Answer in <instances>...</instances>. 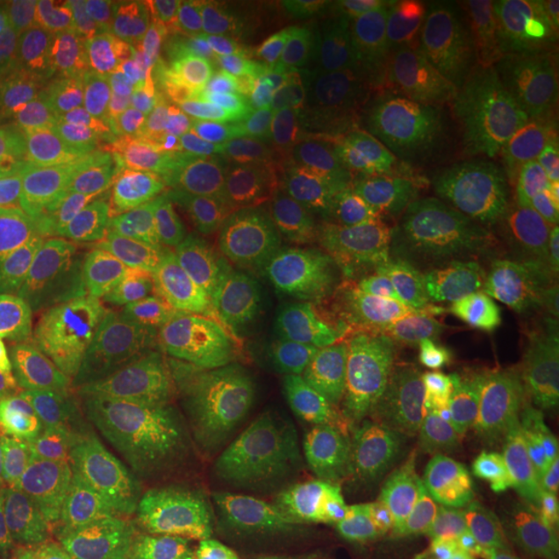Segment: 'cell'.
Masks as SVG:
<instances>
[{"label": "cell", "instance_id": "1", "mask_svg": "<svg viewBox=\"0 0 559 559\" xmlns=\"http://www.w3.org/2000/svg\"><path fill=\"white\" fill-rule=\"evenodd\" d=\"M311 451L340 466L355 510L373 503L457 516L485 535L516 513L544 457H488L460 423L429 411H352L318 432Z\"/></svg>", "mask_w": 559, "mask_h": 559}, {"label": "cell", "instance_id": "2", "mask_svg": "<svg viewBox=\"0 0 559 559\" xmlns=\"http://www.w3.org/2000/svg\"><path fill=\"white\" fill-rule=\"evenodd\" d=\"M81 488L112 500L215 491L271 457H249L197 429L159 389L75 392Z\"/></svg>", "mask_w": 559, "mask_h": 559}, {"label": "cell", "instance_id": "3", "mask_svg": "<svg viewBox=\"0 0 559 559\" xmlns=\"http://www.w3.org/2000/svg\"><path fill=\"white\" fill-rule=\"evenodd\" d=\"M162 103L116 79L75 91L53 112V200L131 240L159 230L153 153Z\"/></svg>", "mask_w": 559, "mask_h": 559}, {"label": "cell", "instance_id": "4", "mask_svg": "<svg viewBox=\"0 0 559 559\" xmlns=\"http://www.w3.org/2000/svg\"><path fill=\"white\" fill-rule=\"evenodd\" d=\"M153 202L159 227L237 230L271 209L261 175L259 119L230 100L221 87L162 103Z\"/></svg>", "mask_w": 559, "mask_h": 559}, {"label": "cell", "instance_id": "5", "mask_svg": "<svg viewBox=\"0 0 559 559\" xmlns=\"http://www.w3.org/2000/svg\"><path fill=\"white\" fill-rule=\"evenodd\" d=\"M138 240L69 205H47L0 237V336L13 355L44 348L94 301L116 293Z\"/></svg>", "mask_w": 559, "mask_h": 559}, {"label": "cell", "instance_id": "6", "mask_svg": "<svg viewBox=\"0 0 559 559\" xmlns=\"http://www.w3.org/2000/svg\"><path fill=\"white\" fill-rule=\"evenodd\" d=\"M261 175L280 215L323 230L399 168L395 138L330 97H308L259 121Z\"/></svg>", "mask_w": 559, "mask_h": 559}, {"label": "cell", "instance_id": "7", "mask_svg": "<svg viewBox=\"0 0 559 559\" xmlns=\"http://www.w3.org/2000/svg\"><path fill=\"white\" fill-rule=\"evenodd\" d=\"M451 62V38L439 7H342L340 62L330 100L401 140L432 112Z\"/></svg>", "mask_w": 559, "mask_h": 559}, {"label": "cell", "instance_id": "8", "mask_svg": "<svg viewBox=\"0 0 559 559\" xmlns=\"http://www.w3.org/2000/svg\"><path fill=\"white\" fill-rule=\"evenodd\" d=\"M116 293L175 348L249 320V234L171 227L138 249Z\"/></svg>", "mask_w": 559, "mask_h": 559}, {"label": "cell", "instance_id": "9", "mask_svg": "<svg viewBox=\"0 0 559 559\" xmlns=\"http://www.w3.org/2000/svg\"><path fill=\"white\" fill-rule=\"evenodd\" d=\"M277 460L280 454L224 488L178 498L112 500L75 485L66 559H205L271 479Z\"/></svg>", "mask_w": 559, "mask_h": 559}, {"label": "cell", "instance_id": "10", "mask_svg": "<svg viewBox=\"0 0 559 559\" xmlns=\"http://www.w3.org/2000/svg\"><path fill=\"white\" fill-rule=\"evenodd\" d=\"M352 513L340 466L311 448H293L205 559H333Z\"/></svg>", "mask_w": 559, "mask_h": 559}, {"label": "cell", "instance_id": "11", "mask_svg": "<svg viewBox=\"0 0 559 559\" xmlns=\"http://www.w3.org/2000/svg\"><path fill=\"white\" fill-rule=\"evenodd\" d=\"M249 320L261 336L320 370L323 318L336 283L320 230L267 209L249 230Z\"/></svg>", "mask_w": 559, "mask_h": 559}, {"label": "cell", "instance_id": "12", "mask_svg": "<svg viewBox=\"0 0 559 559\" xmlns=\"http://www.w3.org/2000/svg\"><path fill=\"white\" fill-rule=\"evenodd\" d=\"M106 72L168 103L221 87L218 40L200 3L121 0L106 28Z\"/></svg>", "mask_w": 559, "mask_h": 559}, {"label": "cell", "instance_id": "13", "mask_svg": "<svg viewBox=\"0 0 559 559\" xmlns=\"http://www.w3.org/2000/svg\"><path fill=\"white\" fill-rule=\"evenodd\" d=\"M40 352L47 373L69 395L159 389L178 364V348L162 340L119 293L87 305Z\"/></svg>", "mask_w": 559, "mask_h": 559}, {"label": "cell", "instance_id": "14", "mask_svg": "<svg viewBox=\"0 0 559 559\" xmlns=\"http://www.w3.org/2000/svg\"><path fill=\"white\" fill-rule=\"evenodd\" d=\"M79 426L72 399L50 373L0 382V500L72 485Z\"/></svg>", "mask_w": 559, "mask_h": 559}, {"label": "cell", "instance_id": "15", "mask_svg": "<svg viewBox=\"0 0 559 559\" xmlns=\"http://www.w3.org/2000/svg\"><path fill=\"white\" fill-rule=\"evenodd\" d=\"M159 392L205 436L249 457H277L296 448L299 426L311 423L296 401L264 382L180 360Z\"/></svg>", "mask_w": 559, "mask_h": 559}, {"label": "cell", "instance_id": "16", "mask_svg": "<svg viewBox=\"0 0 559 559\" xmlns=\"http://www.w3.org/2000/svg\"><path fill=\"white\" fill-rule=\"evenodd\" d=\"M106 0H38L16 7L28 79L53 106L106 79Z\"/></svg>", "mask_w": 559, "mask_h": 559}, {"label": "cell", "instance_id": "17", "mask_svg": "<svg viewBox=\"0 0 559 559\" xmlns=\"http://www.w3.org/2000/svg\"><path fill=\"white\" fill-rule=\"evenodd\" d=\"M178 360L202 367V370L249 377V380L277 389L286 399L299 404L311 419V426H318L320 432L340 426L342 419L352 414L314 364L293 358L274 342L264 340L252 320H237L190 345H180Z\"/></svg>", "mask_w": 559, "mask_h": 559}, {"label": "cell", "instance_id": "18", "mask_svg": "<svg viewBox=\"0 0 559 559\" xmlns=\"http://www.w3.org/2000/svg\"><path fill=\"white\" fill-rule=\"evenodd\" d=\"M439 352L411 326L389 320L352 355L326 360L323 377L348 411H417Z\"/></svg>", "mask_w": 559, "mask_h": 559}, {"label": "cell", "instance_id": "19", "mask_svg": "<svg viewBox=\"0 0 559 559\" xmlns=\"http://www.w3.org/2000/svg\"><path fill=\"white\" fill-rule=\"evenodd\" d=\"M503 103L507 97L498 81L454 57L448 84L432 112L414 134L401 138L399 143L423 153L454 183L460 197H466V190L479 178V156L488 124Z\"/></svg>", "mask_w": 559, "mask_h": 559}, {"label": "cell", "instance_id": "20", "mask_svg": "<svg viewBox=\"0 0 559 559\" xmlns=\"http://www.w3.org/2000/svg\"><path fill=\"white\" fill-rule=\"evenodd\" d=\"M479 293L481 277L469 271L457 221H451L429 249L401 261L392 286V320L441 348L469 318Z\"/></svg>", "mask_w": 559, "mask_h": 559}, {"label": "cell", "instance_id": "21", "mask_svg": "<svg viewBox=\"0 0 559 559\" xmlns=\"http://www.w3.org/2000/svg\"><path fill=\"white\" fill-rule=\"evenodd\" d=\"M53 112L32 79L0 97V237L53 205Z\"/></svg>", "mask_w": 559, "mask_h": 559}, {"label": "cell", "instance_id": "22", "mask_svg": "<svg viewBox=\"0 0 559 559\" xmlns=\"http://www.w3.org/2000/svg\"><path fill=\"white\" fill-rule=\"evenodd\" d=\"M503 323L507 311L498 305L491 286L481 280V293L469 318L441 345L436 373L417 411H429L466 426L498 399Z\"/></svg>", "mask_w": 559, "mask_h": 559}, {"label": "cell", "instance_id": "23", "mask_svg": "<svg viewBox=\"0 0 559 559\" xmlns=\"http://www.w3.org/2000/svg\"><path fill=\"white\" fill-rule=\"evenodd\" d=\"M457 227L460 234H469L466 240L473 242V249L503 246L559 264V165L513 183L507 200L495 197L481 178H476L460 200Z\"/></svg>", "mask_w": 559, "mask_h": 559}, {"label": "cell", "instance_id": "24", "mask_svg": "<svg viewBox=\"0 0 559 559\" xmlns=\"http://www.w3.org/2000/svg\"><path fill=\"white\" fill-rule=\"evenodd\" d=\"M336 559H500L473 522L364 503L352 513Z\"/></svg>", "mask_w": 559, "mask_h": 559}, {"label": "cell", "instance_id": "25", "mask_svg": "<svg viewBox=\"0 0 559 559\" xmlns=\"http://www.w3.org/2000/svg\"><path fill=\"white\" fill-rule=\"evenodd\" d=\"M218 40L221 91L252 119H271L293 103L308 100L299 81L267 50L255 28V3L209 0L200 3Z\"/></svg>", "mask_w": 559, "mask_h": 559}, {"label": "cell", "instance_id": "26", "mask_svg": "<svg viewBox=\"0 0 559 559\" xmlns=\"http://www.w3.org/2000/svg\"><path fill=\"white\" fill-rule=\"evenodd\" d=\"M454 57L491 75L503 97L528 87V60L538 25L535 0H454L439 3Z\"/></svg>", "mask_w": 559, "mask_h": 559}, {"label": "cell", "instance_id": "27", "mask_svg": "<svg viewBox=\"0 0 559 559\" xmlns=\"http://www.w3.org/2000/svg\"><path fill=\"white\" fill-rule=\"evenodd\" d=\"M255 28L305 97H333L340 62L342 7L326 0H261Z\"/></svg>", "mask_w": 559, "mask_h": 559}, {"label": "cell", "instance_id": "28", "mask_svg": "<svg viewBox=\"0 0 559 559\" xmlns=\"http://www.w3.org/2000/svg\"><path fill=\"white\" fill-rule=\"evenodd\" d=\"M498 399L535 414L559 399V342L532 314H507Z\"/></svg>", "mask_w": 559, "mask_h": 559}, {"label": "cell", "instance_id": "29", "mask_svg": "<svg viewBox=\"0 0 559 559\" xmlns=\"http://www.w3.org/2000/svg\"><path fill=\"white\" fill-rule=\"evenodd\" d=\"M488 538L500 559H559V457L538 460L525 500Z\"/></svg>", "mask_w": 559, "mask_h": 559}, {"label": "cell", "instance_id": "30", "mask_svg": "<svg viewBox=\"0 0 559 559\" xmlns=\"http://www.w3.org/2000/svg\"><path fill=\"white\" fill-rule=\"evenodd\" d=\"M75 485L32 498L0 500V559H66L69 503Z\"/></svg>", "mask_w": 559, "mask_h": 559}, {"label": "cell", "instance_id": "31", "mask_svg": "<svg viewBox=\"0 0 559 559\" xmlns=\"http://www.w3.org/2000/svg\"><path fill=\"white\" fill-rule=\"evenodd\" d=\"M352 212H358L360 218L370 221L380 230L382 240L399 252L401 261H407L411 255L429 249L441 230L451 221H457V215L448 221L436 218L399 175H392V178L367 187L358 197Z\"/></svg>", "mask_w": 559, "mask_h": 559}, {"label": "cell", "instance_id": "32", "mask_svg": "<svg viewBox=\"0 0 559 559\" xmlns=\"http://www.w3.org/2000/svg\"><path fill=\"white\" fill-rule=\"evenodd\" d=\"M326 252L333 261V274L345 283L367 289H392L401 271V255L382 240L380 230L358 212H348L340 221L320 230Z\"/></svg>", "mask_w": 559, "mask_h": 559}, {"label": "cell", "instance_id": "33", "mask_svg": "<svg viewBox=\"0 0 559 559\" xmlns=\"http://www.w3.org/2000/svg\"><path fill=\"white\" fill-rule=\"evenodd\" d=\"M389 320H392V289H367L336 277L323 318L320 370L326 360L352 355Z\"/></svg>", "mask_w": 559, "mask_h": 559}, {"label": "cell", "instance_id": "34", "mask_svg": "<svg viewBox=\"0 0 559 559\" xmlns=\"http://www.w3.org/2000/svg\"><path fill=\"white\" fill-rule=\"evenodd\" d=\"M500 162L513 183L559 165V106L522 103L500 128Z\"/></svg>", "mask_w": 559, "mask_h": 559}, {"label": "cell", "instance_id": "35", "mask_svg": "<svg viewBox=\"0 0 559 559\" xmlns=\"http://www.w3.org/2000/svg\"><path fill=\"white\" fill-rule=\"evenodd\" d=\"M528 87L559 106V3H540L528 60Z\"/></svg>", "mask_w": 559, "mask_h": 559}, {"label": "cell", "instance_id": "36", "mask_svg": "<svg viewBox=\"0 0 559 559\" xmlns=\"http://www.w3.org/2000/svg\"><path fill=\"white\" fill-rule=\"evenodd\" d=\"M28 79L25 50H22L16 7H0V97Z\"/></svg>", "mask_w": 559, "mask_h": 559}, {"label": "cell", "instance_id": "37", "mask_svg": "<svg viewBox=\"0 0 559 559\" xmlns=\"http://www.w3.org/2000/svg\"><path fill=\"white\" fill-rule=\"evenodd\" d=\"M540 419V439H544V448L547 454L559 457V399L550 401L544 411L538 414Z\"/></svg>", "mask_w": 559, "mask_h": 559}, {"label": "cell", "instance_id": "38", "mask_svg": "<svg viewBox=\"0 0 559 559\" xmlns=\"http://www.w3.org/2000/svg\"><path fill=\"white\" fill-rule=\"evenodd\" d=\"M532 318L538 320L540 326H544V330L559 342V301L557 305H550V308H540L538 314H532Z\"/></svg>", "mask_w": 559, "mask_h": 559}, {"label": "cell", "instance_id": "39", "mask_svg": "<svg viewBox=\"0 0 559 559\" xmlns=\"http://www.w3.org/2000/svg\"><path fill=\"white\" fill-rule=\"evenodd\" d=\"M10 355H13V348H10V345L3 342V336H0V364L10 358Z\"/></svg>", "mask_w": 559, "mask_h": 559}]
</instances>
